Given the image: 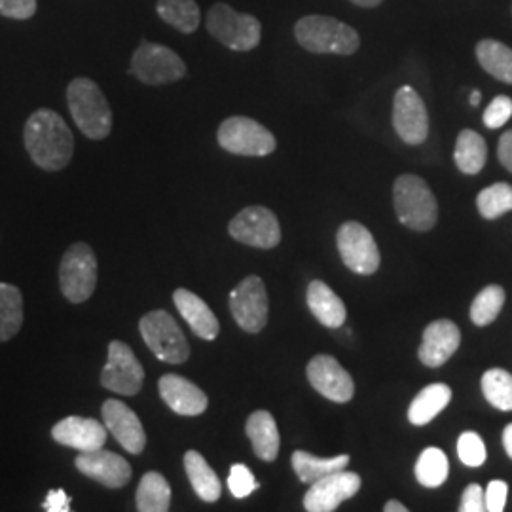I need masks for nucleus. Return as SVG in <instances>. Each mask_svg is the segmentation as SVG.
Returning <instances> with one entry per match:
<instances>
[{"label": "nucleus", "mask_w": 512, "mask_h": 512, "mask_svg": "<svg viewBox=\"0 0 512 512\" xmlns=\"http://www.w3.org/2000/svg\"><path fill=\"white\" fill-rule=\"evenodd\" d=\"M23 141L31 160L44 171H61L73 160V131L55 110H35L25 122Z\"/></svg>", "instance_id": "f257e3e1"}, {"label": "nucleus", "mask_w": 512, "mask_h": 512, "mask_svg": "<svg viewBox=\"0 0 512 512\" xmlns=\"http://www.w3.org/2000/svg\"><path fill=\"white\" fill-rule=\"evenodd\" d=\"M296 42L311 54L353 55L361 46L359 33L330 16H306L294 25Z\"/></svg>", "instance_id": "f03ea898"}, {"label": "nucleus", "mask_w": 512, "mask_h": 512, "mask_svg": "<svg viewBox=\"0 0 512 512\" xmlns=\"http://www.w3.org/2000/svg\"><path fill=\"white\" fill-rule=\"evenodd\" d=\"M67 103L78 129L93 141H103L112 129V110L101 88L86 76H78L67 88Z\"/></svg>", "instance_id": "7ed1b4c3"}, {"label": "nucleus", "mask_w": 512, "mask_h": 512, "mask_svg": "<svg viewBox=\"0 0 512 512\" xmlns=\"http://www.w3.org/2000/svg\"><path fill=\"white\" fill-rule=\"evenodd\" d=\"M397 217L406 228L429 232L439 219V203L427 183L418 175H401L393 184Z\"/></svg>", "instance_id": "20e7f679"}, {"label": "nucleus", "mask_w": 512, "mask_h": 512, "mask_svg": "<svg viewBox=\"0 0 512 512\" xmlns=\"http://www.w3.org/2000/svg\"><path fill=\"white\" fill-rule=\"evenodd\" d=\"M207 31L234 52H251L262 40V25L251 14H239L230 4L217 2L207 14Z\"/></svg>", "instance_id": "39448f33"}, {"label": "nucleus", "mask_w": 512, "mask_h": 512, "mask_svg": "<svg viewBox=\"0 0 512 512\" xmlns=\"http://www.w3.org/2000/svg\"><path fill=\"white\" fill-rule=\"evenodd\" d=\"M139 332L148 349L164 363L181 365L190 357V346L179 323L165 310L148 311L139 321Z\"/></svg>", "instance_id": "423d86ee"}, {"label": "nucleus", "mask_w": 512, "mask_h": 512, "mask_svg": "<svg viewBox=\"0 0 512 512\" xmlns=\"http://www.w3.org/2000/svg\"><path fill=\"white\" fill-rule=\"evenodd\" d=\"M97 285V258L88 243H74L61 258L59 287L73 304H84L92 298Z\"/></svg>", "instance_id": "0eeeda50"}, {"label": "nucleus", "mask_w": 512, "mask_h": 512, "mask_svg": "<svg viewBox=\"0 0 512 512\" xmlns=\"http://www.w3.org/2000/svg\"><path fill=\"white\" fill-rule=\"evenodd\" d=\"M129 74L147 86H164L179 82L186 76L181 55L162 44L143 42L131 57Z\"/></svg>", "instance_id": "6e6552de"}, {"label": "nucleus", "mask_w": 512, "mask_h": 512, "mask_svg": "<svg viewBox=\"0 0 512 512\" xmlns=\"http://www.w3.org/2000/svg\"><path fill=\"white\" fill-rule=\"evenodd\" d=\"M217 139L220 147L236 156H268L277 147L272 131L247 116H232L224 120Z\"/></svg>", "instance_id": "1a4fd4ad"}, {"label": "nucleus", "mask_w": 512, "mask_h": 512, "mask_svg": "<svg viewBox=\"0 0 512 512\" xmlns=\"http://www.w3.org/2000/svg\"><path fill=\"white\" fill-rule=\"evenodd\" d=\"M145 384V368L135 357L133 349L120 340L109 344V361L101 372V385L112 393L133 397Z\"/></svg>", "instance_id": "9d476101"}, {"label": "nucleus", "mask_w": 512, "mask_h": 512, "mask_svg": "<svg viewBox=\"0 0 512 512\" xmlns=\"http://www.w3.org/2000/svg\"><path fill=\"white\" fill-rule=\"evenodd\" d=\"M230 311L241 329L256 334L266 327L270 300L266 285L258 275L245 277L230 293Z\"/></svg>", "instance_id": "9b49d317"}, {"label": "nucleus", "mask_w": 512, "mask_h": 512, "mask_svg": "<svg viewBox=\"0 0 512 512\" xmlns=\"http://www.w3.org/2000/svg\"><path fill=\"white\" fill-rule=\"evenodd\" d=\"M338 251L351 272L359 275L374 274L380 268V251L376 239L361 222H346L340 226Z\"/></svg>", "instance_id": "f8f14e48"}, {"label": "nucleus", "mask_w": 512, "mask_h": 512, "mask_svg": "<svg viewBox=\"0 0 512 512\" xmlns=\"http://www.w3.org/2000/svg\"><path fill=\"white\" fill-rule=\"evenodd\" d=\"M228 232L239 243L258 249H272L281 241L279 220L268 207L262 205L245 207L243 211H239L230 222Z\"/></svg>", "instance_id": "ddd939ff"}, {"label": "nucleus", "mask_w": 512, "mask_h": 512, "mask_svg": "<svg viewBox=\"0 0 512 512\" xmlns=\"http://www.w3.org/2000/svg\"><path fill=\"white\" fill-rule=\"evenodd\" d=\"M393 128L406 145L418 147L429 135L427 107L412 86H403L393 99Z\"/></svg>", "instance_id": "4468645a"}, {"label": "nucleus", "mask_w": 512, "mask_h": 512, "mask_svg": "<svg viewBox=\"0 0 512 512\" xmlns=\"http://www.w3.org/2000/svg\"><path fill=\"white\" fill-rule=\"evenodd\" d=\"M361 490V476L349 471H336L311 484L304 495V509L310 512L336 511L344 501Z\"/></svg>", "instance_id": "2eb2a0df"}, {"label": "nucleus", "mask_w": 512, "mask_h": 512, "mask_svg": "<svg viewBox=\"0 0 512 512\" xmlns=\"http://www.w3.org/2000/svg\"><path fill=\"white\" fill-rule=\"evenodd\" d=\"M308 380L317 393L334 403H348L355 395V384L348 370L330 355H315L308 365Z\"/></svg>", "instance_id": "dca6fc26"}, {"label": "nucleus", "mask_w": 512, "mask_h": 512, "mask_svg": "<svg viewBox=\"0 0 512 512\" xmlns=\"http://www.w3.org/2000/svg\"><path fill=\"white\" fill-rule=\"evenodd\" d=\"M101 414L112 437L120 442V446L126 452L139 456L145 450L147 446L145 427L128 404L118 399H109L101 406Z\"/></svg>", "instance_id": "f3484780"}, {"label": "nucleus", "mask_w": 512, "mask_h": 512, "mask_svg": "<svg viewBox=\"0 0 512 512\" xmlns=\"http://www.w3.org/2000/svg\"><path fill=\"white\" fill-rule=\"evenodd\" d=\"M74 467L82 475L92 478L110 490L124 488L131 480V465L128 461L105 448L93 452H80V456L74 459Z\"/></svg>", "instance_id": "a211bd4d"}, {"label": "nucleus", "mask_w": 512, "mask_h": 512, "mask_svg": "<svg viewBox=\"0 0 512 512\" xmlns=\"http://www.w3.org/2000/svg\"><path fill=\"white\" fill-rule=\"evenodd\" d=\"M107 425L93 418L69 416L52 427V439L78 452H93L107 444Z\"/></svg>", "instance_id": "6ab92c4d"}, {"label": "nucleus", "mask_w": 512, "mask_h": 512, "mask_svg": "<svg viewBox=\"0 0 512 512\" xmlns=\"http://www.w3.org/2000/svg\"><path fill=\"white\" fill-rule=\"evenodd\" d=\"M461 344V332L458 325L450 319H439L427 325L423 330V340H421L420 361L429 368H439L446 365L452 355L458 351Z\"/></svg>", "instance_id": "aec40b11"}, {"label": "nucleus", "mask_w": 512, "mask_h": 512, "mask_svg": "<svg viewBox=\"0 0 512 512\" xmlns=\"http://www.w3.org/2000/svg\"><path fill=\"white\" fill-rule=\"evenodd\" d=\"M164 403L179 416H200L209 399L202 389L179 374H165L158 382Z\"/></svg>", "instance_id": "412c9836"}, {"label": "nucleus", "mask_w": 512, "mask_h": 512, "mask_svg": "<svg viewBox=\"0 0 512 512\" xmlns=\"http://www.w3.org/2000/svg\"><path fill=\"white\" fill-rule=\"evenodd\" d=\"M173 302L196 336L209 342L219 336V319L198 294L190 293L188 289H177L173 293Z\"/></svg>", "instance_id": "4be33fe9"}, {"label": "nucleus", "mask_w": 512, "mask_h": 512, "mask_svg": "<svg viewBox=\"0 0 512 512\" xmlns=\"http://www.w3.org/2000/svg\"><path fill=\"white\" fill-rule=\"evenodd\" d=\"M308 306L311 313L315 315V319L329 329H338L346 323V317H348L346 304L327 283L319 279L311 281L308 287Z\"/></svg>", "instance_id": "5701e85b"}, {"label": "nucleus", "mask_w": 512, "mask_h": 512, "mask_svg": "<svg viewBox=\"0 0 512 512\" xmlns=\"http://www.w3.org/2000/svg\"><path fill=\"white\" fill-rule=\"evenodd\" d=\"M245 433L253 444L256 458L262 461H274L279 456V429L274 416L266 410H256L245 425Z\"/></svg>", "instance_id": "b1692460"}, {"label": "nucleus", "mask_w": 512, "mask_h": 512, "mask_svg": "<svg viewBox=\"0 0 512 512\" xmlns=\"http://www.w3.org/2000/svg\"><path fill=\"white\" fill-rule=\"evenodd\" d=\"M184 471L188 475V480L194 488V492L205 503H215L219 501L222 494V484L219 476L211 469V465L205 461L200 452L190 450L184 454Z\"/></svg>", "instance_id": "393cba45"}, {"label": "nucleus", "mask_w": 512, "mask_h": 512, "mask_svg": "<svg viewBox=\"0 0 512 512\" xmlns=\"http://www.w3.org/2000/svg\"><path fill=\"white\" fill-rule=\"evenodd\" d=\"M452 401V389L446 384H431L421 389L408 408V420L416 427H423L435 420Z\"/></svg>", "instance_id": "a878e982"}, {"label": "nucleus", "mask_w": 512, "mask_h": 512, "mask_svg": "<svg viewBox=\"0 0 512 512\" xmlns=\"http://www.w3.org/2000/svg\"><path fill=\"white\" fill-rule=\"evenodd\" d=\"M454 160L461 173L476 175L482 171L488 160V147L482 135H478L473 129H463L456 141Z\"/></svg>", "instance_id": "bb28decb"}, {"label": "nucleus", "mask_w": 512, "mask_h": 512, "mask_svg": "<svg viewBox=\"0 0 512 512\" xmlns=\"http://www.w3.org/2000/svg\"><path fill=\"white\" fill-rule=\"evenodd\" d=\"M476 57L482 69L497 80L512 84V50L497 40H480L476 44Z\"/></svg>", "instance_id": "cd10ccee"}, {"label": "nucleus", "mask_w": 512, "mask_h": 512, "mask_svg": "<svg viewBox=\"0 0 512 512\" xmlns=\"http://www.w3.org/2000/svg\"><path fill=\"white\" fill-rule=\"evenodd\" d=\"M137 511L139 512H167L171 507V488L164 475L150 471L143 475L137 495H135Z\"/></svg>", "instance_id": "c85d7f7f"}, {"label": "nucleus", "mask_w": 512, "mask_h": 512, "mask_svg": "<svg viewBox=\"0 0 512 512\" xmlns=\"http://www.w3.org/2000/svg\"><path fill=\"white\" fill-rule=\"evenodd\" d=\"M156 12L167 25L175 27L184 35L198 31L202 21L200 6L196 0H158Z\"/></svg>", "instance_id": "c756f323"}, {"label": "nucleus", "mask_w": 512, "mask_h": 512, "mask_svg": "<svg viewBox=\"0 0 512 512\" xmlns=\"http://www.w3.org/2000/svg\"><path fill=\"white\" fill-rule=\"evenodd\" d=\"M349 456H338V458H315L310 452L304 450H296L293 454L294 473L300 478V482L304 484H313L319 478L336 473V471H344L348 469Z\"/></svg>", "instance_id": "7c9ffc66"}, {"label": "nucleus", "mask_w": 512, "mask_h": 512, "mask_svg": "<svg viewBox=\"0 0 512 512\" xmlns=\"http://www.w3.org/2000/svg\"><path fill=\"white\" fill-rule=\"evenodd\" d=\"M23 325V294L16 285L0 283V342L12 340Z\"/></svg>", "instance_id": "2f4dec72"}, {"label": "nucleus", "mask_w": 512, "mask_h": 512, "mask_svg": "<svg viewBox=\"0 0 512 512\" xmlns=\"http://www.w3.org/2000/svg\"><path fill=\"white\" fill-rule=\"evenodd\" d=\"M450 473V463L440 448H425L416 463V478L425 488H439Z\"/></svg>", "instance_id": "473e14b6"}, {"label": "nucleus", "mask_w": 512, "mask_h": 512, "mask_svg": "<svg viewBox=\"0 0 512 512\" xmlns=\"http://www.w3.org/2000/svg\"><path fill=\"white\" fill-rule=\"evenodd\" d=\"M486 401L501 412H512V374L503 368H490L482 376Z\"/></svg>", "instance_id": "72a5a7b5"}, {"label": "nucleus", "mask_w": 512, "mask_h": 512, "mask_svg": "<svg viewBox=\"0 0 512 512\" xmlns=\"http://www.w3.org/2000/svg\"><path fill=\"white\" fill-rule=\"evenodd\" d=\"M505 289L499 285H488L482 289L471 304V321L478 327L494 323L505 306Z\"/></svg>", "instance_id": "f704fd0d"}, {"label": "nucleus", "mask_w": 512, "mask_h": 512, "mask_svg": "<svg viewBox=\"0 0 512 512\" xmlns=\"http://www.w3.org/2000/svg\"><path fill=\"white\" fill-rule=\"evenodd\" d=\"M476 207L484 219H499L501 215L512 211V184L495 183L484 188L478 198Z\"/></svg>", "instance_id": "c9c22d12"}, {"label": "nucleus", "mask_w": 512, "mask_h": 512, "mask_svg": "<svg viewBox=\"0 0 512 512\" xmlns=\"http://www.w3.org/2000/svg\"><path fill=\"white\" fill-rule=\"evenodd\" d=\"M458 456L467 467H480L486 461V444L473 431H465L458 439Z\"/></svg>", "instance_id": "e433bc0d"}, {"label": "nucleus", "mask_w": 512, "mask_h": 512, "mask_svg": "<svg viewBox=\"0 0 512 512\" xmlns=\"http://www.w3.org/2000/svg\"><path fill=\"white\" fill-rule=\"evenodd\" d=\"M228 488L236 499H245L255 492L258 482L247 465L236 463V465H232L230 475H228Z\"/></svg>", "instance_id": "4c0bfd02"}, {"label": "nucleus", "mask_w": 512, "mask_h": 512, "mask_svg": "<svg viewBox=\"0 0 512 512\" xmlns=\"http://www.w3.org/2000/svg\"><path fill=\"white\" fill-rule=\"evenodd\" d=\"M512 116V99L507 95H497L494 101L484 110V124L486 128H503Z\"/></svg>", "instance_id": "58836bf2"}, {"label": "nucleus", "mask_w": 512, "mask_h": 512, "mask_svg": "<svg viewBox=\"0 0 512 512\" xmlns=\"http://www.w3.org/2000/svg\"><path fill=\"white\" fill-rule=\"evenodd\" d=\"M37 14V0H0V16L31 19Z\"/></svg>", "instance_id": "ea45409f"}, {"label": "nucleus", "mask_w": 512, "mask_h": 512, "mask_svg": "<svg viewBox=\"0 0 512 512\" xmlns=\"http://www.w3.org/2000/svg\"><path fill=\"white\" fill-rule=\"evenodd\" d=\"M484 495H486V511L503 512L507 505L509 486L503 480H492L484 490Z\"/></svg>", "instance_id": "a19ab883"}, {"label": "nucleus", "mask_w": 512, "mask_h": 512, "mask_svg": "<svg viewBox=\"0 0 512 512\" xmlns=\"http://www.w3.org/2000/svg\"><path fill=\"white\" fill-rule=\"evenodd\" d=\"M461 512H482L486 511V495L482 486L478 484H469L463 492L461 497V505H459Z\"/></svg>", "instance_id": "79ce46f5"}, {"label": "nucleus", "mask_w": 512, "mask_h": 512, "mask_svg": "<svg viewBox=\"0 0 512 512\" xmlns=\"http://www.w3.org/2000/svg\"><path fill=\"white\" fill-rule=\"evenodd\" d=\"M42 509L46 512H69L71 511V497L65 490H50L46 495V501L42 503Z\"/></svg>", "instance_id": "37998d69"}, {"label": "nucleus", "mask_w": 512, "mask_h": 512, "mask_svg": "<svg viewBox=\"0 0 512 512\" xmlns=\"http://www.w3.org/2000/svg\"><path fill=\"white\" fill-rule=\"evenodd\" d=\"M497 156L501 165L512 173V129L505 131L499 139V147H497Z\"/></svg>", "instance_id": "c03bdc74"}, {"label": "nucleus", "mask_w": 512, "mask_h": 512, "mask_svg": "<svg viewBox=\"0 0 512 512\" xmlns=\"http://www.w3.org/2000/svg\"><path fill=\"white\" fill-rule=\"evenodd\" d=\"M503 446H505L507 456L512 459V423H509L503 431Z\"/></svg>", "instance_id": "a18cd8bd"}, {"label": "nucleus", "mask_w": 512, "mask_h": 512, "mask_svg": "<svg viewBox=\"0 0 512 512\" xmlns=\"http://www.w3.org/2000/svg\"><path fill=\"white\" fill-rule=\"evenodd\" d=\"M349 2H353V4L359 6V8H376V6H380L384 0H349Z\"/></svg>", "instance_id": "49530a36"}, {"label": "nucleus", "mask_w": 512, "mask_h": 512, "mask_svg": "<svg viewBox=\"0 0 512 512\" xmlns=\"http://www.w3.org/2000/svg\"><path fill=\"white\" fill-rule=\"evenodd\" d=\"M385 512H406L408 509L404 507L403 503L399 501H387V505L384 507Z\"/></svg>", "instance_id": "de8ad7c7"}, {"label": "nucleus", "mask_w": 512, "mask_h": 512, "mask_svg": "<svg viewBox=\"0 0 512 512\" xmlns=\"http://www.w3.org/2000/svg\"><path fill=\"white\" fill-rule=\"evenodd\" d=\"M480 99H482V93L476 92V90L471 93V105H473V107L480 105Z\"/></svg>", "instance_id": "09e8293b"}]
</instances>
